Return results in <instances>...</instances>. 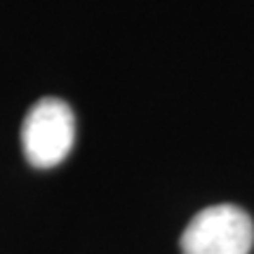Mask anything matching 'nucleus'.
Masks as SVG:
<instances>
[{"instance_id":"1","label":"nucleus","mask_w":254,"mask_h":254,"mask_svg":"<svg viewBox=\"0 0 254 254\" xmlns=\"http://www.w3.org/2000/svg\"><path fill=\"white\" fill-rule=\"evenodd\" d=\"M254 224L236 205H212L189 221L182 236V254H250Z\"/></svg>"},{"instance_id":"2","label":"nucleus","mask_w":254,"mask_h":254,"mask_svg":"<svg viewBox=\"0 0 254 254\" xmlns=\"http://www.w3.org/2000/svg\"><path fill=\"white\" fill-rule=\"evenodd\" d=\"M75 141V116L62 99L45 97L33 104L21 127L24 155L33 167L64 163Z\"/></svg>"}]
</instances>
